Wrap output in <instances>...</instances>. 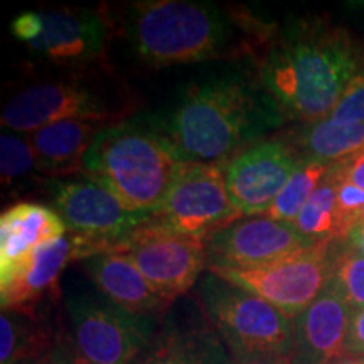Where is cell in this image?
Here are the masks:
<instances>
[{"label":"cell","mask_w":364,"mask_h":364,"mask_svg":"<svg viewBox=\"0 0 364 364\" xmlns=\"http://www.w3.org/2000/svg\"><path fill=\"white\" fill-rule=\"evenodd\" d=\"M145 117L184 164L230 162L285 122L257 73L240 71L193 81L169 108Z\"/></svg>","instance_id":"1"},{"label":"cell","mask_w":364,"mask_h":364,"mask_svg":"<svg viewBox=\"0 0 364 364\" xmlns=\"http://www.w3.org/2000/svg\"><path fill=\"white\" fill-rule=\"evenodd\" d=\"M245 9L194 0H139L125 6L120 33L142 65L159 70L255 56L275 33Z\"/></svg>","instance_id":"2"},{"label":"cell","mask_w":364,"mask_h":364,"mask_svg":"<svg viewBox=\"0 0 364 364\" xmlns=\"http://www.w3.org/2000/svg\"><path fill=\"white\" fill-rule=\"evenodd\" d=\"M363 63L364 49L343 27L297 19L277 27L257 78L284 120L314 124L331 115Z\"/></svg>","instance_id":"3"},{"label":"cell","mask_w":364,"mask_h":364,"mask_svg":"<svg viewBox=\"0 0 364 364\" xmlns=\"http://www.w3.org/2000/svg\"><path fill=\"white\" fill-rule=\"evenodd\" d=\"M182 166L147 117H135L100 132L83 159L81 174L110 191L132 211L154 216Z\"/></svg>","instance_id":"4"},{"label":"cell","mask_w":364,"mask_h":364,"mask_svg":"<svg viewBox=\"0 0 364 364\" xmlns=\"http://www.w3.org/2000/svg\"><path fill=\"white\" fill-rule=\"evenodd\" d=\"M199 311L218 332L231 358L252 354L290 356L295 322L270 302L208 272L199 280Z\"/></svg>","instance_id":"5"},{"label":"cell","mask_w":364,"mask_h":364,"mask_svg":"<svg viewBox=\"0 0 364 364\" xmlns=\"http://www.w3.org/2000/svg\"><path fill=\"white\" fill-rule=\"evenodd\" d=\"M65 306L76 351L93 364H130L159 331L157 317L127 311L95 285L71 289Z\"/></svg>","instance_id":"6"},{"label":"cell","mask_w":364,"mask_h":364,"mask_svg":"<svg viewBox=\"0 0 364 364\" xmlns=\"http://www.w3.org/2000/svg\"><path fill=\"white\" fill-rule=\"evenodd\" d=\"M113 21L105 7H48L27 11L11 31L34 54L59 66L85 70L107 54Z\"/></svg>","instance_id":"7"},{"label":"cell","mask_w":364,"mask_h":364,"mask_svg":"<svg viewBox=\"0 0 364 364\" xmlns=\"http://www.w3.org/2000/svg\"><path fill=\"white\" fill-rule=\"evenodd\" d=\"M129 110V102L115 91L85 76H76L21 90L4 107L2 127L31 134L61 120L118 124L125 120L124 113Z\"/></svg>","instance_id":"8"},{"label":"cell","mask_w":364,"mask_h":364,"mask_svg":"<svg viewBox=\"0 0 364 364\" xmlns=\"http://www.w3.org/2000/svg\"><path fill=\"white\" fill-rule=\"evenodd\" d=\"M334 241H322L257 268H208L247 292L297 317L322 292L332 273Z\"/></svg>","instance_id":"9"},{"label":"cell","mask_w":364,"mask_h":364,"mask_svg":"<svg viewBox=\"0 0 364 364\" xmlns=\"http://www.w3.org/2000/svg\"><path fill=\"white\" fill-rule=\"evenodd\" d=\"M113 252L129 257L145 279L171 302L188 292L208 270L203 238L179 233L154 220L124 236Z\"/></svg>","instance_id":"10"},{"label":"cell","mask_w":364,"mask_h":364,"mask_svg":"<svg viewBox=\"0 0 364 364\" xmlns=\"http://www.w3.org/2000/svg\"><path fill=\"white\" fill-rule=\"evenodd\" d=\"M152 220L203 240L241 220L228 194L225 164H184Z\"/></svg>","instance_id":"11"},{"label":"cell","mask_w":364,"mask_h":364,"mask_svg":"<svg viewBox=\"0 0 364 364\" xmlns=\"http://www.w3.org/2000/svg\"><path fill=\"white\" fill-rule=\"evenodd\" d=\"M113 250L112 241L70 231L43 245L7 272H0L2 311L34 312L43 299L59 297V279L68 265Z\"/></svg>","instance_id":"12"},{"label":"cell","mask_w":364,"mask_h":364,"mask_svg":"<svg viewBox=\"0 0 364 364\" xmlns=\"http://www.w3.org/2000/svg\"><path fill=\"white\" fill-rule=\"evenodd\" d=\"M46 191L70 233L117 245L135 228L152 220V215L132 211L110 191L85 176L48 179Z\"/></svg>","instance_id":"13"},{"label":"cell","mask_w":364,"mask_h":364,"mask_svg":"<svg viewBox=\"0 0 364 364\" xmlns=\"http://www.w3.org/2000/svg\"><path fill=\"white\" fill-rule=\"evenodd\" d=\"M300 161L289 144L272 136L226 162L228 194L241 218L265 216Z\"/></svg>","instance_id":"14"},{"label":"cell","mask_w":364,"mask_h":364,"mask_svg":"<svg viewBox=\"0 0 364 364\" xmlns=\"http://www.w3.org/2000/svg\"><path fill=\"white\" fill-rule=\"evenodd\" d=\"M208 268H257L312 247L290 223L255 216L238 220L209 235Z\"/></svg>","instance_id":"15"},{"label":"cell","mask_w":364,"mask_h":364,"mask_svg":"<svg viewBox=\"0 0 364 364\" xmlns=\"http://www.w3.org/2000/svg\"><path fill=\"white\" fill-rule=\"evenodd\" d=\"M353 311L327 282L318 297L294 318L292 364H334L346 358V339Z\"/></svg>","instance_id":"16"},{"label":"cell","mask_w":364,"mask_h":364,"mask_svg":"<svg viewBox=\"0 0 364 364\" xmlns=\"http://www.w3.org/2000/svg\"><path fill=\"white\" fill-rule=\"evenodd\" d=\"M203 318H167L149 348L130 364H230L231 354L225 343Z\"/></svg>","instance_id":"17"},{"label":"cell","mask_w":364,"mask_h":364,"mask_svg":"<svg viewBox=\"0 0 364 364\" xmlns=\"http://www.w3.org/2000/svg\"><path fill=\"white\" fill-rule=\"evenodd\" d=\"M83 265L100 292L127 311L159 318L172 304L125 255L118 252L100 253L85 260Z\"/></svg>","instance_id":"18"},{"label":"cell","mask_w":364,"mask_h":364,"mask_svg":"<svg viewBox=\"0 0 364 364\" xmlns=\"http://www.w3.org/2000/svg\"><path fill=\"white\" fill-rule=\"evenodd\" d=\"M68 233L61 216L39 203H17L0 216V272Z\"/></svg>","instance_id":"19"},{"label":"cell","mask_w":364,"mask_h":364,"mask_svg":"<svg viewBox=\"0 0 364 364\" xmlns=\"http://www.w3.org/2000/svg\"><path fill=\"white\" fill-rule=\"evenodd\" d=\"M97 120H61L26 134L48 179L73 177L83 171V159L105 127Z\"/></svg>","instance_id":"20"},{"label":"cell","mask_w":364,"mask_h":364,"mask_svg":"<svg viewBox=\"0 0 364 364\" xmlns=\"http://www.w3.org/2000/svg\"><path fill=\"white\" fill-rule=\"evenodd\" d=\"M302 161L331 166L364 150V122L343 124L329 117L314 124H302L280 136Z\"/></svg>","instance_id":"21"},{"label":"cell","mask_w":364,"mask_h":364,"mask_svg":"<svg viewBox=\"0 0 364 364\" xmlns=\"http://www.w3.org/2000/svg\"><path fill=\"white\" fill-rule=\"evenodd\" d=\"M56 348L49 326L34 312L2 311L0 364H34Z\"/></svg>","instance_id":"22"},{"label":"cell","mask_w":364,"mask_h":364,"mask_svg":"<svg viewBox=\"0 0 364 364\" xmlns=\"http://www.w3.org/2000/svg\"><path fill=\"white\" fill-rule=\"evenodd\" d=\"M338 164H331L324 179L292 223L295 230L312 243H336L338 240Z\"/></svg>","instance_id":"23"},{"label":"cell","mask_w":364,"mask_h":364,"mask_svg":"<svg viewBox=\"0 0 364 364\" xmlns=\"http://www.w3.org/2000/svg\"><path fill=\"white\" fill-rule=\"evenodd\" d=\"M329 167L331 166H327V164L316 161H300L265 216L270 220L292 225L299 213L302 211V208L311 199L314 191L324 179Z\"/></svg>","instance_id":"24"},{"label":"cell","mask_w":364,"mask_h":364,"mask_svg":"<svg viewBox=\"0 0 364 364\" xmlns=\"http://www.w3.org/2000/svg\"><path fill=\"white\" fill-rule=\"evenodd\" d=\"M329 282L353 314L364 309V255L346 247L334 257Z\"/></svg>","instance_id":"25"},{"label":"cell","mask_w":364,"mask_h":364,"mask_svg":"<svg viewBox=\"0 0 364 364\" xmlns=\"http://www.w3.org/2000/svg\"><path fill=\"white\" fill-rule=\"evenodd\" d=\"M0 169H2V184L9 186L16 181L41 172L38 156L27 136L2 134L0 139Z\"/></svg>","instance_id":"26"},{"label":"cell","mask_w":364,"mask_h":364,"mask_svg":"<svg viewBox=\"0 0 364 364\" xmlns=\"http://www.w3.org/2000/svg\"><path fill=\"white\" fill-rule=\"evenodd\" d=\"M338 164V162H336ZM339 171V166H338ZM364 221V189L341 176L338 182V240L344 243L354 228Z\"/></svg>","instance_id":"27"},{"label":"cell","mask_w":364,"mask_h":364,"mask_svg":"<svg viewBox=\"0 0 364 364\" xmlns=\"http://www.w3.org/2000/svg\"><path fill=\"white\" fill-rule=\"evenodd\" d=\"M331 120L343 124H359L364 122V63L354 78L349 81L343 97L329 115Z\"/></svg>","instance_id":"28"},{"label":"cell","mask_w":364,"mask_h":364,"mask_svg":"<svg viewBox=\"0 0 364 364\" xmlns=\"http://www.w3.org/2000/svg\"><path fill=\"white\" fill-rule=\"evenodd\" d=\"M364 359V309L354 312L346 339V359Z\"/></svg>","instance_id":"29"},{"label":"cell","mask_w":364,"mask_h":364,"mask_svg":"<svg viewBox=\"0 0 364 364\" xmlns=\"http://www.w3.org/2000/svg\"><path fill=\"white\" fill-rule=\"evenodd\" d=\"M338 166L341 176H343L346 181L353 182L354 186L364 189V150L356 154V156H351L344 159V161L338 162Z\"/></svg>","instance_id":"30"},{"label":"cell","mask_w":364,"mask_h":364,"mask_svg":"<svg viewBox=\"0 0 364 364\" xmlns=\"http://www.w3.org/2000/svg\"><path fill=\"white\" fill-rule=\"evenodd\" d=\"M230 364H292L287 356L279 354H252V356L231 358Z\"/></svg>","instance_id":"31"},{"label":"cell","mask_w":364,"mask_h":364,"mask_svg":"<svg viewBox=\"0 0 364 364\" xmlns=\"http://www.w3.org/2000/svg\"><path fill=\"white\" fill-rule=\"evenodd\" d=\"M34 364H76L75 363V351L70 353L65 346H58L51 353H48L43 359H39Z\"/></svg>","instance_id":"32"},{"label":"cell","mask_w":364,"mask_h":364,"mask_svg":"<svg viewBox=\"0 0 364 364\" xmlns=\"http://www.w3.org/2000/svg\"><path fill=\"white\" fill-rule=\"evenodd\" d=\"M344 243L348 245V248H351V250H354V252L364 255V221L359 226L354 228Z\"/></svg>","instance_id":"33"},{"label":"cell","mask_w":364,"mask_h":364,"mask_svg":"<svg viewBox=\"0 0 364 364\" xmlns=\"http://www.w3.org/2000/svg\"><path fill=\"white\" fill-rule=\"evenodd\" d=\"M75 363L76 364H93V363H90L88 359H85L83 356H81L78 351H75Z\"/></svg>","instance_id":"34"},{"label":"cell","mask_w":364,"mask_h":364,"mask_svg":"<svg viewBox=\"0 0 364 364\" xmlns=\"http://www.w3.org/2000/svg\"><path fill=\"white\" fill-rule=\"evenodd\" d=\"M334 364H364L363 359H343V361H338Z\"/></svg>","instance_id":"35"},{"label":"cell","mask_w":364,"mask_h":364,"mask_svg":"<svg viewBox=\"0 0 364 364\" xmlns=\"http://www.w3.org/2000/svg\"><path fill=\"white\" fill-rule=\"evenodd\" d=\"M363 361H364V359H363Z\"/></svg>","instance_id":"36"}]
</instances>
